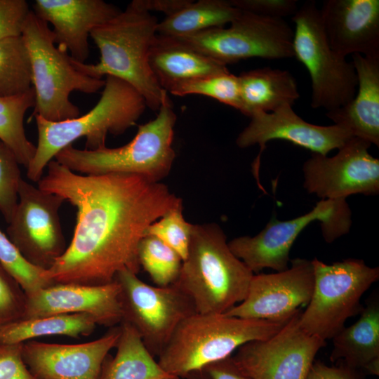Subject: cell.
I'll return each mask as SVG.
<instances>
[{
	"mask_svg": "<svg viewBox=\"0 0 379 379\" xmlns=\"http://www.w3.org/2000/svg\"><path fill=\"white\" fill-rule=\"evenodd\" d=\"M38 187L77 210L72 239L42 274L53 284L99 286L122 270H140L139 244L148 227L182 204L168 187L129 173L84 175L51 160Z\"/></svg>",
	"mask_w": 379,
	"mask_h": 379,
	"instance_id": "6da1fadb",
	"label": "cell"
},
{
	"mask_svg": "<svg viewBox=\"0 0 379 379\" xmlns=\"http://www.w3.org/2000/svg\"><path fill=\"white\" fill-rule=\"evenodd\" d=\"M158 23L138 0H133L124 11L91 32L90 37L99 49L100 61L86 64L70 57L71 62L91 77L112 76L124 81L143 97L148 108L158 112L168 93L159 86L149 64Z\"/></svg>",
	"mask_w": 379,
	"mask_h": 379,
	"instance_id": "7a4b0ae2",
	"label": "cell"
},
{
	"mask_svg": "<svg viewBox=\"0 0 379 379\" xmlns=\"http://www.w3.org/2000/svg\"><path fill=\"white\" fill-rule=\"evenodd\" d=\"M104 89L97 104L86 114L61 121H50L35 116L38 143L27 168V178L38 182L48 164L65 147L81 138L86 149L105 147L107 134L118 135L133 126L145 112L143 97L130 84L106 76Z\"/></svg>",
	"mask_w": 379,
	"mask_h": 379,
	"instance_id": "3957f363",
	"label": "cell"
},
{
	"mask_svg": "<svg viewBox=\"0 0 379 379\" xmlns=\"http://www.w3.org/2000/svg\"><path fill=\"white\" fill-rule=\"evenodd\" d=\"M253 274L232 252L218 225L192 224L174 284L191 299L197 313L222 314L244 300Z\"/></svg>",
	"mask_w": 379,
	"mask_h": 379,
	"instance_id": "277c9868",
	"label": "cell"
},
{
	"mask_svg": "<svg viewBox=\"0 0 379 379\" xmlns=\"http://www.w3.org/2000/svg\"><path fill=\"white\" fill-rule=\"evenodd\" d=\"M290 319L271 321L196 312L179 324L157 361L168 374L187 378L232 356L250 341L270 338Z\"/></svg>",
	"mask_w": 379,
	"mask_h": 379,
	"instance_id": "5b68a950",
	"label": "cell"
},
{
	"mask_svg": "<svg viewBox=\"0 0 379 379\" xmlns=\"http://www.w3.org/2000/svg\"><path fill=\"white\" fill-rule=\"evenodd\" d=\"M176 119L166 93L156 118L138 126L136 135L126 145L95 150L70 145L54 159L80 174L129 173L160 182L169 173L175 157L173 141Z\"/></svg>",
	"mask_w": 379,
	"mask_h": 379,
	"instance_id": "8992f818",
	"label": "cell"
},
{
	"mask_svg": "<svg viewBox=\"0 0 379 379\" xmlns=\"http://www.w3.org/2000/svg\"><path fill=\"white\" fill-rule=\"evenodd\" d=\"M21 36L29 55L35 93L34 110L29 120L40 116L47 121H61L79 116V107L69 100L71 93H96L104 87L105 81L75 69L67 53L55 46L48 23L32 11Z\"/></svg>",
	"mask_w": 379,
	"mask_h": 379,
	"instance_id": "52a82bcc",
	"label": "cell"
},
{
	"mask_svg": "<svg viewBox=\"0 0 379 379\" xmlns=\"http://www.w3.org/2000/svg\"><path fill=\"white\" fill-rule=\"evenodd\" d=\"M312 262L314 290L298 324L307 333L326 341L345 326L348 318L361 312L360 299L378 280L379 268L354 258L328 265L315 258Z\"/></svg>",
	"mask_w": 379,
	"mask_h": 379,
	"instance_id": "ba28073f",
	"label": "cell"
},
{
	"mask_svg": "<svg viewBox=\"0 0 379 379\" xmlns=\"http://www.w3.org/2000/svg\"><path fill=\"white\" fill-rule=\"evenodd\" d=\"M292 20L295 23L294 57L305 65L310 76L312 107L329 112L350 102L357 90L355 69L352 62H347L328 44L316 2H305Z\"/></svg>",
	"mask_w": 379,
	"mask_h": 379,
	"instance_id": "9c48e42d",
	"label": "cell"
},
{
	"mask_svg": "<svg viewBox=\"0 0 379 379\" xmlns=\"http://www.w3.org/2000/svg\"><path fill=\"white\" fill-rule=\"evenodd\" d=\"M315 220L320 222L325 241L331 243L349 232L351 211L345 199H321L310 212L288 220L272 218L256 235L233 239L228 246L253 274L265 268L281 272L288 267L298 236Z\"/></svg>",
	"mask_w": 379,
	"mask_h": 379,
	"instance_id": "30bf717a",
	"label": "cell"
},
{
	"mask_svg": "<svg viewBox=\"0 0 379 379\" xmlns=\"http://www.w3.org/2000/svg\"><path fill=\"white\" fill-rule=\"evenodd\" d=\"M230 25L177 37L226 66L250 58L294 57L293 31L284 19L240 10Z\"/></svg>",
	"mask_w": 379,
	"mask_h": 379,
	"instance_id": "8fae6325",
	"label": "cell"
},
{
	"mask_svg": "<svg viewBox=\"0 0 379 379\" xmlns=\"http://www.w3.org/2000/svg\"><path fill=\"white\" fill-rule=\"evenodd\" d=\"M115 280L121 288L122 321L139 333L152 356H158L179 324L196 313L191 299L175 284L153 286L137 274L119 272Z\"/></svg>",
	"mask_w": 379,
	"mask_h": 379,
	"instance_id": "7c38bea8",
	"label": "cell"
},
{
	"mask_svg": "<svg viewBox=\"0 0 379 379\" xmlns=\"http://www.w3.org/2000/svg\"><path fill=\"white\" fill-rule=\"evenodd\" d=\"M64 199L23 179L7 236L32 265L46 270L66 250L59 211Z\"/></svg>",
	"mask_w": 379,
	"mask_h": 379,
	"instance_id": "4fadbf2b",
	"label": "cell"
},
{
	"mask_svg": "<svg viewBox=\"0 0 379 379\" xmlns=\"http://www.w3.org/2000/svg\"><path fill=\"white\" fill-rule=\"evenodd\" d=\"M298 310L274 335L250 341L237 349L232 359L251 379H306L325 340L299 326Z\"/></svg>",
	"mask_w": 379,
	"mask_h": 379,
	"instance_id": "5bb4252c",
	"label": "cell"
},
{
	"mask_svg": "<svg viewBox=\"0 0 379 379\" xmlns=\"http://www.w3.org/2000/svg\"><path fill=\"white\" fill-rule=\"evenodd\" d=\"M371 144L351 138L331 157L313 153L302 166L303 187L321 199L379 194V159L368 152Z\"/></svg>",
	"mask_w": 379,
	"mask_h": 379,
	"instance_id": "9a60e30c",
	"label": "cell"
},
{
	"mask_svg": "<svg viewBox=\"0 0 379 379\" xmlns=\"http://www.w3.org/2000/svg\"><path fill=\"white\" fill-rule=\"evenodd\" d=\"M286 270L253 274L246 298L225 314L251 319L279 321L290 319L307 305L314 290L312 260L295 258Z\"/></svg>",
	"mask_w": 379,
	"mask_h": 379,
	"instance_id": "2e32d148",
	"label": "cell"
},
{
	"mask_svg": "<svg viewBox=\"0 0 379 379\" xmlns=\"http://www.w3.org/2000/svg\"><path fill=\"white\" fill-rule=\"evenodd\" d=\"M121 327L79 344L23 343V359L38 379H98L109 352L116 347Z\"/></svg>",
	"mask_w": 379,
	"mask_h": 379,
	"instance_id": "e0dca14e",
	"label": "cell"
},
{
	"mask_svg": "<svg viewBox=\"0 0 379 379\" xmlns=\"http://www.w3.org/2000/svg\"><path fill=\"white\" fill-rule=\"evenodd\" d=\"M250 118V123L239 134L236 143L241 148L258 145L260 154L268 141L285 140L313 153L327 155L354 137L348 130L337 124L319 126L308 123L287 105L271 112H255Z\"/></svg>",
	"mask_w": 379,
	"mask_h": 379,
	"instance_id": "ac0fdd59",
	"label": "cell"
},
{
	"mask_svg": "<svg viewBox=\"0 0 379 379\" xmlns=\"http://www.w3.org/2000/svg\"><path fill=\"white\" fill-rule=\"evenodd\" d=\"M121 288L104 285L53 284L27 296L22 319L65 314H87L98 325L114 327L122 321Z\"/></svg>",
	"mask_w": 379,
	"mask_h": 379,
	"instance_id": "d6986e66",
	"label": "cell"
},
{
	"mask_svg": "<svg viewBox=\"0 0 379 379\" xmlns=\"http://www.w3.org/2000/svg\"><path fill=\"white\" fill-rule=\"evenodd\" d=\"M319 15L331 48L346 58H379V1L326 0Z\"/></svg>",
	"mask_w": 379,
	"mask_h": 379,
	"instance_id": "ffe728a7",
	"label": "cell"
},
{
	"mask_svg": "<svg viewBox=\"0 0 379 379\" xmlns=\"http://www.w3.org/2000/svg\"><path fill=\"white\" fill-rule=\"evenodd\" d=\"M32 11L53 25L55 44L84 63L89 55L91 32L121 11L102 0H35Z\"/></svg>",
	"mask_w": 379,
	"mask_h": 379,
	"instance_id": "44dd1931",
	"label": "cell"
},
{
	"mask_svg": "<svg viewBox=\"0 0 379 379\" xmlns=\"http://www.w3.org/2000/svg\"><path fill=\"white\" fill-rule=\"evenodd\" d=\"M149 64L159 86L170 93L191 81L230 72L225 65L180 38L158 34L149 50Z\"/></svg>",
	"mask_w": 379,
	"mask_h": 379,
	"instance_id": "7402d4cb",
	"label": "cell"
},
{
	"mask_svg": "<svg viewBox=\"0 0 379 379\" xmlns=\"http://www.w3.org/2000/svg\"><path fill=\"white\" fill-rule=\"evenodd\" d=\"M357 77V90L346 105L326 112L334 124L354 137L379 146V58L352 55Z\"/></svg>",
	"mask_w": 379,
	"mask_h": 379,
	"instance_id": "603a6c76",
	"label": "cell"
},
{
	"mask_svg": "<svg viewBox=\"0 0 379 379\" xmlns=\"http://www.w3.org/2000/svg\"><path fill=\"white\" fill-rule=\"evenodd\" d=\"M330 360L342 361L356 370L379 375V295L373 293L360 312L359 319L344 326L333 338Z\"/></svg>",
	"mask_w": 379,
	"mask_h": 379,
	"instance_id": "cb8c5ba5",
	"label": "cell"
},
{
	"mask_svg": "<svg viewBox=\"0 0 379 379\" xmlns=\"http://www.w3.org/2000/svg\"><path fill=\"white\" fill-rule=\"evenodd\" d=\"M238 77L241 112L249 117L255 112L292 106L300 97L296 81L288 70L267 67L242 72Z\"/></svg>",
	"mask_w": 379,
	"mask_h": 379,
	"instance_id": "d4e9b609",
	"label": "cell"
},
{
	"mask_svg": "<svg viewBox=\"0 0 379 379\" xmlns=\"http://www.w3.org/2000/svg\"><path fill=\"white\" fill-rule=\"evenodd\" d=\"M119 325L116 354L102 365L98 379H180L160 366L131 324Z\"/></svg>",
	"mask_w": 379,
	"mask_h": 379,
	"instance_id": "484cf974",
	"label": "cell"
},
{
	"mask_svg": "<svg viewBox=\"0 0 379 379\" xmlns=\"http://www.w3.org/2000/svg\"><path fill=\"white\" fill-rule=\"evenodd\" d=\"M240 10L229 1H191L177 13L166 17L157 25V34L182 36L205 30L224 27L239 13Z\"/></svg>",
	"mask_w": 379,
	"mask_h": 379,
	"instance_id": "4316f807",
	"label": "cell"
},
{
	"mask_svg": "<svg viewBox=\"0 0 379 379\" xmlns=\"http://www.w3.org/2000/svg\"><path fill=\"white\" fill-rule=\"evenodd\" d=\"M97 323L87 314H65L21 319L0 331V343H22L53 335L79 338L91 334Z\"/></svg>",
	"mask_w": 379,
	"mask_h": 379,
	"instance_id": "83f0119b",
	"label": "cell"
},
{
	"mask_svg": "<svg viewBox=\"0 0 379 379\" xmlns=\"http://www.w3.org/2000/svg\"><path fill=\"white\" fill-rule=\"evenodd\" d=\"M34 104L35 93L32 87L18 95L0 96V139L10 147L20 164L26 168L35 154L36 146L27 138L24 117Z\"/></svg>",
	"mask_w": 379,
	"mask_h": 379,
	"instance_id": "f1b7e54d",
	"label": "cell"
},
{
	"mask_svg": "<svg viewBox=\"0 0 379 379\" xmlns=\"http://www.w3.org/2000/svg\"><path fill=\"white\" fill-rule=\"evenodd\" d=\"M32 87L30 59L22 36L0 41V96L18 95Z\"/></svg>",
	"mask_w": 379,
	"mask_h": 379,
	"instance_id": "f546056e",
	"label": "cell"
},
{
	"mask_svg": "<svg viewBox=\"0 0 379 379\" xmlns=\"http://www.w3.org/2000/svg\"><path fill=\"white\" fill-rule=\"evenodd\" d=\"M138 260L153 282L161 287L169 286L177 281L182 260L171 248L152 236H145L138 248Z\"/></svg>",
	"mask_w": 379,
	"mask_h": 379,
	"instance_id": "4dcf8cb0",
	"label": "cell"
},
{
	"mask_svg": "<svg viewBox=\"0 0 379 379\" xmlns=\"http://www.w3.org/2000/svg\"><path fill=\"white\" fill-rule=\"evenodd\" d=\"M171 94L176 96L205 95L241 110L239 77L230 72L191 81L177 88Z\"/></svg>",
	"mask_w": 379,
	"mask_h": 379,
	"instance_id": "1f68e13d",
	"label": "cell"
},
{
	"mask_svg": "<svg viewBox=\"0 0 379 379\" xmlns=\"http://www.w3.org/2000/svg\"><path fill=\"white\" fill-rule=\"evenodd\" d=\"M0 263L18 283L27 296L52 284L43 278L45 270L29 263L1 230Z\"/></svg>",
	"mask_w": 379,
	"mask_h": 379,
	"instance_id": "d6a6232c",
	"label": "cell"
},
{
	"mask_svg": "<svg viewBox=\"0 0 379 379\" xmlns=\"http://www.w3.org/2000/svg\"><path fill=\"white\" fill-rule=\"evenodd\" d=\"M192 224L182 215V204L171 208L147 228L146 236H152L175 251L183 260L188 251Z\"/></svg>",
	"mask_w": 379,
	"mask_h": 379,
	"instance_id": "836d02e7",
	"label": "cell"
},
{
	"mask_svg": "<svg viewBox=\"0 0 379 379\" xmlns=\"http://www.w3.org/2000/svg\"><path fill=\"white\" fill-rule=\"evenodd\" d=\"M20 163L13 152L0 139V213L8 223L18 204L22 180Z\"/></svg>",
	"mask_w": 379,
	"mask_h": 379,
	"instance_id": "e575fe53",
	"label": "cell"
},
{
	"mask_svg": "<svg viewBox=\"0 0 379 379\" xmlns=\"http://www.w3.org/2000/svg\"><path fill=\"white\" fill-rule=\"evenodd\" d=\"M27 295L0 263V331L23 319Z\"/></svg>",
	"mask_w": 379,
	"mask_h": 379,
	"instance_id": "d590c367",
	"label": "cell"
},
{
	"mask_svg": "<svg viewBox=\"0 0 379 379\" xmlns=\"http://www.w3.org/2000/svg\"><path fill=\"white\" fill-rule=\"evenodd\" d=\"M31 11L25 0H0V41L21 36Z\"/></svg>",
	"mask_w": 379,
	"mask_h": 379,
	"instance_id": "8d00e7d4",
	"label": "cell"
},
{
	"mask_svg": "<svg viewBox=\"0 0 379 379\" xmlns=\"http://www.w3.org/2000/svg\"><path fill=\"white\" fill-rule=\"evenodd\" d=\"M22 345L0 343V379H38L23 359Z\"/></svg>",
	"mask_w": 379,
	"mask_h": 379,
	"instance_id": "74e56055",
	"label": "cell"
},
{
	"mask_svg": "<svg viewBox=\"0 0 379 379\" xmlns=\"http://www.w3.org/2000/svg\"><path fill=\"white\" fill-rule=\"evenodd\" d=\"M229 2L241 11L274 18L283 19L298 10L295 0H230Z\"/></svg>",
	"mask_w": 379,
	"mask_h": 379,
	"instance_id": "f35d334b",
	"label": "cell"
},
{
	"mask_svg": "<svg viewBox=\"0 0 379 379\" xmlns=\"http://www.w3.org/2000/svg\"><path fill=\"white\" fill-rule=\"evenodd\" d=\"M306 379H361L357 370L344 364L330 366L320 361H314Z\"/></svg>",
	"mask_w": 379,
	"mask_h": 379,
	"instance_id": "ab89813d",
	"label": "cell"
},
{
	"mask_svg": "<svg viewBox=\"0 0 379 379\" xmlns=\"http://www.w3.org/2000/svg\"><path fill=\"white\" fill-rule=\"evenodd\" d=\"M203 371L209 379H251L238 368L232 356L207 366Z\"/></svg>",
	"mask_w": 379,
	"mask_h": 379,
	"instance_id": "60d3db41",
	"label": "cell"
},
{
	"mask_svg": "<svg viewBox=\"0 0 379 379\" xmlns=\"http://www.w3.org/2000/svg\"><path fill=\"white\" fill-rule=\"evenodd\" d=\"M190 1L191 0H138L140 6L146 11L149 13L162 12L166 17L177 13Z\"/></svg>",
	"mask_w": 379,
	"mask_h": 379,
	"instance_id": "b9f144b4",
	"label": "cell"
},
{
	"mask_svg": "<svg viewBox=\"0 0 379 379\" xmlns=\"http://www.w3.org/2000/svg\"><path fill=\"white\" fill-rule=\"evenodd\" d=\"M188 379H209L206 373L201 370L199 371L194 372L187 376Z\"/></svg>",
	"mask_w": 379,
	"mask_h": 379,
	"instance_id": "7bdbcfd3",
	"label": "cell"
}]
</instances>
